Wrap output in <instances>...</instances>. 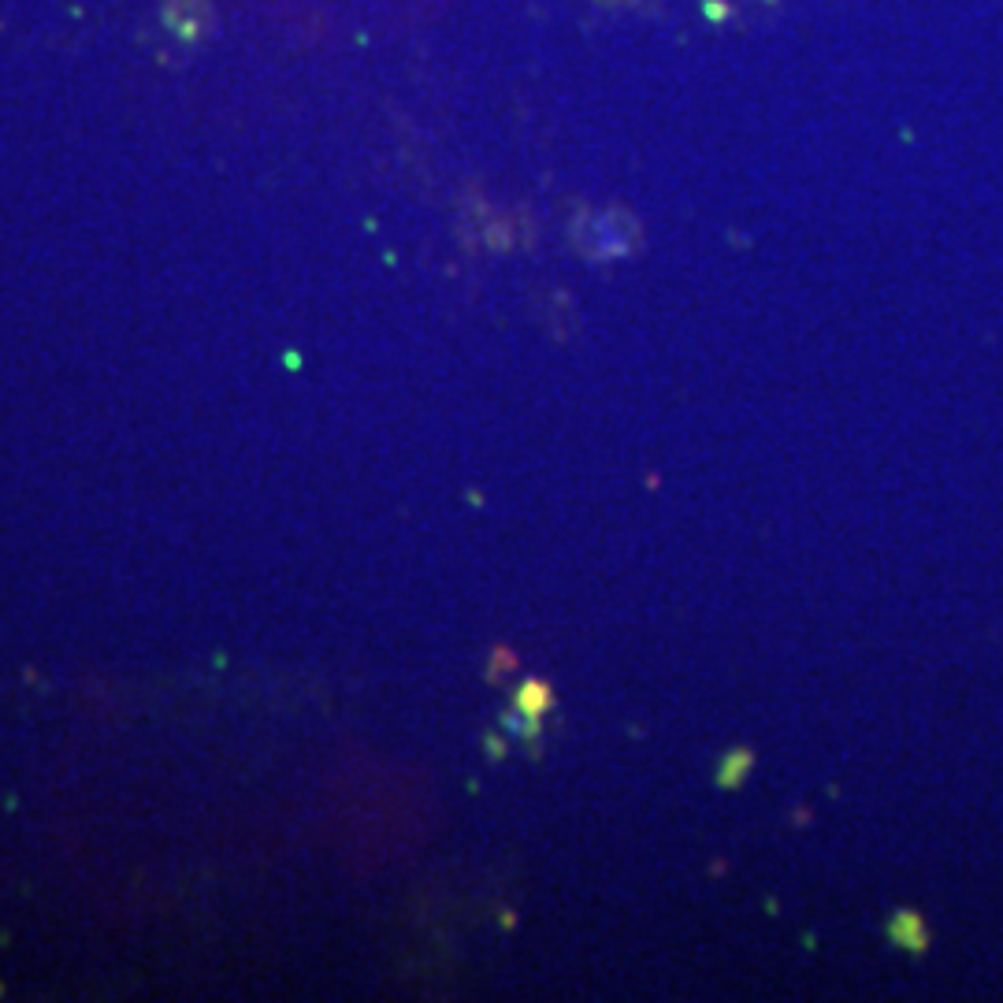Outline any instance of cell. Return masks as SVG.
<instances>
[{"mask_svg": "<svg viewBox=\"0 0 1003 1003\" xmlns=\"http://www.w3.org/2000/svg\"><path fill=\"white\" fill-rule=\"evenodd\" d=\"M892 940L896 944H903L907 951H922L925 948V940H929V933H925V922L922 918H914V914H896L892 918Z\"/></svg>", "mask_w": 1003, "mask_h": 1003, "instance_id": "obj_1", "label": "cell"}, {"mask_svg": "<svg viewBox=\"0 0 1003 1003\" xmlns=\"http://www.w3.org/2000/svg\"><path fill=\"white\" fill-rule=\"evenodd\" d=\"M743 769H751V758L743 755V751H736V755H725V762H721V769H717V781H721V784H736V777H740Z\"/></svg>", "mask_w": 1003, "mask_h": 1003, "instance_id": "obj_2", "label": "cell"}, {"mask_svg": "<svg viewBox=\"0 0 1003 1003\" xmlns=\"http://www.w3.org/2000/svg\"><path fill=\"white\" fill-rule=\"evenodd\" d=\"M521 706H528V710H532V717H543V710L550 706L547 688H543V684H528V688L521 691Z\"/></svg>", "mask_w": 1003, "mask_h": 1003, "instance_id": "obj_3", "label": "cell"}]
</instances>
